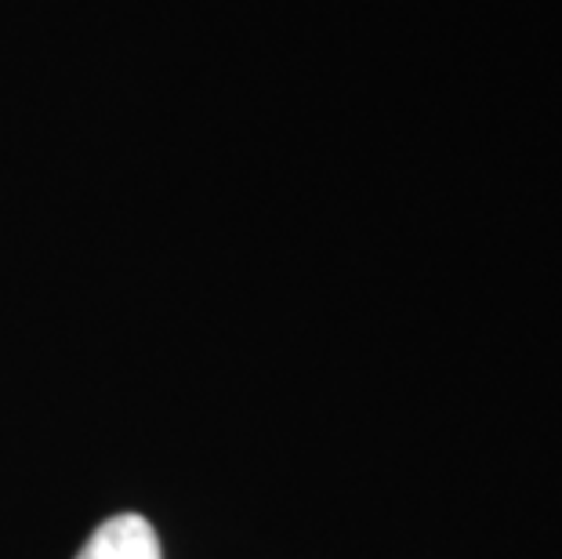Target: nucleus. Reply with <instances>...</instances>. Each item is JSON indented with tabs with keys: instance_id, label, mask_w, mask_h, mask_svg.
<instances>
[{
	"instance_id": "f257e3e1",
	"label": "nucleus",
	"mask_w": 562,
	"mask_h": 559,
	"mask_svg": "<svg viewBox=\"0 0 562 559\" xmlns=\"http://www.w3.org/2000/svg\"><path fill=\"white\" fill-rule=\"evenodd\" d=\"M77 559H164V556H160V538L149 527V519L127 513L105 519L91 534V541L83 545Z\"/></svg>"
}]
</instances>
